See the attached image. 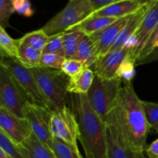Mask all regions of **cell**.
<instances>
[{
	"mask_svg": "<svg viewBox=\"0 0 158 158\" xmlns=\"http://www.w3.org/2000/svg\"><path fill=\"white\" fill-rule=\"evenodd\" d=\"M85 34L78 30H68L63 32V49L66 59H74L80 40Z\"/></svg>",
	"mask_w": 158,
	"mask_h": 158,
	"instance_id": "22",
	"label": "cell"
},
{
	"mask_svg": "<svg viewBox=\"0 0 158 158\" xmlns=\"http://www.w3.org/2000/svg\"><path fill=\"white\" fill-rule=\"evenodd\" d=\"M0 65H2L12 75L30 103L49 109V106L39 88L30 68L20 63L18 60L1 54Z\"/></svg>",
	"mask_w": 158,
	"mask_h": 158,
	"instance_id": "6",
	"label": "cell"
},
{
	"mask_svg": "<svg viewBox=\"0 0 158 158\" xmlns=\"http://www.w3.org/2000/svg\"><path fill=\"white\" fill-rule=\"evenodd\" d=\"M0 130L16 145L21 144L32 134L26 118L19 117L2 106H0Z\"/></svg>",
	"mask_w": 158,
	"mask_h": 158,
	"instance_id": "10",
	"label": "cell"
},
{
	"mask_svg": "<svg viewBox=\"0 0 158 158\" xmlns=\"http://www.w3.org/2000/svg\"><path fill=\"white\" fill-rule=\"evenodd\" d=\"M141 5L136 0H122L111 4L106 7L94 12L91 15L94 16L109 17L118 19L132 15L141 8Z\"/></svg>",
	"mask_w": 158,
	"mask_h": 158,
	"instance_id": "16",
	"label": "cell"
},
{
	"mask_svg": "<svg viewBox=\"0 0 158 158\" xmlns=\"http://www.w3.org/2000/svg\"><path fill=\"white\" fill-rule=\"evenodd\" d=\"M43 52L22 43L19 40L18 60L28 68H35L40 66V59Z\"/></svg>",
	"mask_w": 158,
	"mask_h": 158,
	"instance_id": "21",
	"label": "cell"
},
{
	"mask_svg": "<svg viewBox=\"0 0 158 158\" xmlns=\"http://www.w3.org/2000/svg\"><path fill=\"white\" fill-rule=\"evenodd\" d=\"M84 67L83 63L80 60L76 59H66L62 66L61 70L69 77H72L79 73Z\"/></svg>",
	"mask_w": 158,
	"mask_h": 158,
	"instance_id": "32",
	"label": "cell"
},
{
	"mask_svg": "<svg viewBox=\"0 0 158 158\" xmlns=\"http://www.w3.org/2000/svg\"><path fill=\"white\" fill-rule=\"evenodd\" d=\"M74 59L82 62L85 67L90 68V66L95 64L97 61V58L95 56V48L94 43L89 35H84L81 39Z\"/></svg>",
	"mask_w": 158,
	"mask_h": 158,
	"instance_id": "20",
	"label": "cell"
},
{
	"mask_svg": "<svg viewBox=\"0 0 158 158\" xmlns=\"http://www.w3.org/2000/svg\"><path fill=\"white\" fill-rule=\"evenodd\" d=\"M158 23V0L151 6L145 15L140 27L137 29L132 38L125 46L132 50L133 58L137 61L142 49L149 40L151 33Z\"/></svg>",
	"mask_w": 158,
	"mask_h": 158,
	"instance_id": "11",
	"label": "cell"
},
{
	"mask_svg": "<svg viewBox=\"0 0 158 158\" xmlns=\"http://www.w3.org/2000/svg\"><path fill=\"white\" fill-rule=\"evenodd\" d=\"M51 127L54 139L64 143L76 152L80 153L77 146L79 123L74 111L68 106L52 111Z\"/></svg>",
	"mask_w": 158,
	"mask_h": 158,
	"instance_id": "7",
	"label": "cell"
},
{
	"mask_svg": "<svg viewBox=\"0 0 158 158\" xmlns=\"http://www.w3.org/2000/svg\"><path fill=\"white\" fill-rule=\"evenodd\" d=\"M51 149L56 158H83L80 153L76 152L69 146L56 139H54Z\"/></svg>",
	"mask_w": 158,
	"mask_h": 158,
	"instance_id": "27",
	"label": "cell"
},
{
	"mask_svg": "<svg viewBox=\"0 0 158 158\" xmlns=\"http://www.w3.org/2000/svg\"><path fill=\"white\" fill-rule=\"evenodd\" d=\"M14 10L15 12L26 17H31L34 14V10L29 0H13Z\"/></svg>",
	"mask_w": 158,
	"mask_h": 158,
	"instance_id": "33",
	"label": "cell"
},
{
	"mask_svg": "<svg viewBox=\"0 0 158 158\" xmlns=\"http://www.w3.org/2000/svg\"><path fill=\"white\" fill-rule=\"evenodd\" d=\"M122 83L117 77L105 80L95 75L92 86L86 94L92 107L105 123L109 114L118 103Z\"/></svg>",
	"mask_w": 158,
	"mask_h": 158,
	"instance_id": "4",
	"label": "cell"
},
{
	"mask_svg": "<svg viewBox=\"0 0 158 158\" xmlns=\"http://www.w3.org/2000/svg\"><path fill=\"white\" fill-rule=\"evenodd\" d=\"M120 1H122V0H89L94 12Z\"/></svg>",
	"mask_w": 158,
	"mask_h": 158,
	"instance_id": "35",
	"label": "cell"
},
{
	"mask_svg": "<svg viewBox=\"0 0 158 158\" xmlns=\"http://www.w3.org/2000/svg\"><path fill=\"white\" fill-rule=\"evenodd\" d=\"M136 61L132 56V52L125 58L117 70L116 77L120 79L123 83H132L136 76Z\"/></svg>",
	"mask_w": 158,
	"mask_h": 158,
	"instance_id": "25",
	"label": "cell"
},
{
	"mask_svg": "<svg viewBox=\"0 0 158 158\" xmlns=\"http://www.w3.org/2000/svg\"><path fill=\"white\" fill-rule=\"evenodd\" d=\"M29 103L26 95L9 71L0 65V106L21 118H25V109Z\"/></svg>",
	"mask_w": 158,
	"mask_h": 158,
	"instance_id": "8",
	"label": "cell"
},
{
	"mask_svg": "<svg viewBox=\"0 0 158 158\" xmlns=\"http://www.w3.org/2000/svg\"><path fill=\"white\" fill-rule=\"evenodd\" d=\"M66 60L63 56L56 53H43L40 59V66L54 69H60Z\"/></svg>",
	"mask_w": 158,
	"mask_h": 158,
	"instance_id": "29",
	"label": "cell"
},
{
	"mask_svg": "<svg viewBox=\"0 0 158 158\" xmlns=\"http://www.w3.org/2000/svg\"><path fill=\"white\" fill-rule=\"evenodd\" d=\"M136 1L138 2L141 6H145V5H149L151 4V3H154L157 0H136Z\"/></svg>",
	"mask_w": 158,
	"mask_h": 158,
	"instance_id": "37",
	"label": "cell"
},
{
	"mask_svg": "<svg viewBox=\"0 0 158 158\" xmlns=\"http://www.w3.org/2000/svg\"><path fill=\"white\" fill-rule=\"evenodd\" d=\"M154 3L141 6V8L140 9H138L137 12H134V14H132L131 15L130 19H128L127 23L125 25L124 27L123 28L120 33L119 34L118 37L116 40L115 43H114L112 47L110 48L109 52L120 49V48L123 47L128 43V41L132 38L133 35L136 32V31L137 30V29L140 27V24L143 22L145 15H147L148 10H149L150 8L151 7V6Z\"/></svg>",
	"mask_w": 158,
	"mask_h": 158,
	"instance_id": "15",
	"label": "cell"
},
{
	"mask_svg": "<svg viewBox=\"0 0 158 158\" xmlns=\"http://www.w3.org/2000/svg\"><path fill=\"white\" fill-rule=\"evenodd\" d=\"M73 109L79 123L78 139L86 158H108L106 123L89 103L86 94H75Z\"/></svg>",
	"mask_w": 158,
	"mask_h": 158,
	"instance_id": "2",
	"label": "cell"
},
{
	"mask_svg": "<svg viewBox=\"0 0 158 158\" xmlns=\"http://www.w3.org/2000/svg\"><path fill=\"white\" fill-rule=\"evenodd\" d=\"M52 113L47 108L30 103L25 109V118L29 122L32 134L49 148H52L54 141L51 127Z\"/></svg>",
	"mask_w": 158,
	"mask_h": 158,
	"instance_id": "9",
	"label": "cell"
},
{
	"mask_svg": "<svg viewBox=\"0 0 158 158\" xmlns=\"http://www.w3.org/2000/svg\"><path fill=\"white\" fill-rule=\"evenodd\" d=\"M108 158H137V154L127 143L112 117L108 115L106 122Z\"/></svg>",
	"mask_w": 158,
	"mask_h": 158,
	"instance_id": "12",
	"label": "cell"
},
{
	"mask_svg": "<svg viewBox=\"0 0 158 158\" xmlns=\"http://www.w3.org/2000/svg\"><path fill=\"white\" fill-rule=\"evenodd\" d=\"M0 149L12 158H23L18 150L17 145L0 130Z\"/></svg>",
	"mask_w": 158,
	"mask_h": 158,
	"instance_id": "30",
	"label": "cell"
},
{
	"mask_svg": "<svg viewBox=\"0 0 158 158\" xmlns=\"http://www.w3.org/2000/svg\"><path fill=\"white\" fill-rule=\"evenodd\" d=\"M131 52H132V50L124 46L120 49L110 51L106 55L100 56L94 65V68L93 70L95 75L105 80L115 78L119 67Z\"/></svg>",
	"mask_w": 158,
	"mask_h": 158,
	"instance_id": "14",
	"label": "cell"
},
{
	"mask_svg": "<svg viewBox=\"0 0 158 158\" xmlns=\"http://www.w3.org/2000/svg\"><path fill=\"white\" fill-rule=\"evenodd\" d=\"M131 15L118 19L105 29L89 35L95 48V56L97 59L106 55L115 43L123 28L127 23ZM97 62V61H96Z\"/></svg>",
	"mask_w": 158,
	"mask_h": 158,
	"instance_id": "13",
	"label": "cell"
},
{
	"mask_svg": "<svg viewBox=\"0 0 158 158\" xmlns=\"http://www.w3.org/2000/svg\"><path fill=\"white\" fill-rule=\"evenodd\" d=\"M14 12L12 0H0V27H9V19Z\"/></svg>",
	"mask_w": 158,
	"mask_h": 158,
	"instance_id": "31",
	"label": "cell"
},
{
	"mask_svg": "<svg viewBox=\"0 0 158 158\" xmlns=\"http://www.w3.org/2000/svg\"><path fill=\"white\" fill-rule=\"evenodd\" d=\"M19 39L14 40L6 32V29L0 27V54L17 60L19 55Z\"/></svg>",
	"mask_w": 158,
	"mask_h": 158,
	"instance_id": "23",
	"label": "cell"
},
{
	"mask_svg": "<svg viewBox=\"0 0 158 158\" xmlns=\"http://www.w3.org/2000/svg\"><path fill=\"white\" fill-rule=\"evenodd\" d=\"M158 61V47L153 49L151 52L148 54L143 58L139 59L136 61V66L140 65L148 64V63H153V62Z\"/></svg>",
	"mask_w": 158,
	"mask_h": 158,
	"instance_id": "34",
	"label": "cell"
},
{
	"mask_svg": "<svg viewBox=\"0 0 158 158\" xmlns=\"http://www.w3.org/2000/svg\"><path fill=\"white\" fill-rule=\"evenodd\" d=\"M17 147L23 158H56L52 149L33 134Z\"/></svg>",
	"mask_w": 158,
	"mask_h": 158,
	"instance_id": "17",
	"label": "cell"
},
{
	"mask_svg": "<svg viewBox=\"0 0 158 158\" xmlns=\"http://www.w3.org/2000/svg\"><path fill=\"white\" fill-rule=\"evenodd\" d=\"M149 158H158V138L145 150Z\"/></svg>",
	"mask_w": 158,
	"mask_h": 158,
	"instance_id": "36",
	"label": "cell"
},
{
	"mask_svg": "<svg viewBox=\"0 0 158 158\" xmlns=\"http://www.w3.org/2000/svg\"><path fill=\"white\" fill-rule=\"evenodd\" d=\"M116 20L117 19L114 18L90 15L69 30H78L83 32L85 35H91L94 33L105 29L108 26L114 23Z\"/></svg>",
	"mask_w": 158,
	"mask_h": 158,
	"instance_id": "19",
	"label": "cell"
},
{
	"mask_svg": "<svg viewBox=\"0 0 158 158\" xmlns=\"http://www.w3.org/2000/svg\"><path fill=\"white\" fill-rule=\"evenodd\" d=\"M43 53L60 54L64 56L63 49V32L49 37V41L43 50Z\"/></svg>",
	"mask_w": 158,
	"mask_h": 158,
	"instance_id": "28",
	"label": "cell"
},
{
	"mask_svg": "<svg viewBox=\"0 0 158 158\" xmlns=\"http://www.w3.org/2000/svg\"><path fill=\"white\" fill-rule=\"evenodd\" d=\"M40 91L46 99L51 111L63 109L66 106L69 77L60 69L44 66L31 68Z\"/></svg>",
	"mask_w": 158,
	"mask_h": 158,
	"instance_id": "3",
	"label": "cell"
},
{
	"mask_svg": "<svg viewBox=\"0 0 158 158\" xmlns=\"http://www.w3.org/2000/svg\"><path fill=\"white\" fill-rule=\"evenodd\" d=\"M115 121L127 143L136 154H143L151 131L142 100L134 90L133 83H123L117 106L109 114Z\"/></svg>",
	"mask_w": 158,
	"mask_h": 158,
	"instance_id": "1",
	"label": "cell"
},
{
	"mask_svg": "<svg viewBox=\"0 0 158 158\" xmlns=\"http://www.w3.org/2000/svg\"><path fill=\"white\" fill-rule=\"evenodd\" d=\"M19 40L24 44L43 52V50L49 41V36L40 29L28 32Z\"/></svg>",
	"mask_w": 158,
	"mask_h": 158,
	"instance_id": "24",
	"label": "cell"
},
{
	"mask_svg": "<svg viewBox=\"0 0 158 158\" xmlns=\"http://www.w3.org/2000/svg\"><path fill=\"white\" fill-rule=\"evenodd\" d=\"M94 12L89 0H69L64 9L51 18L41 29L49 37L63 33L80 24Z\"/></svg>",
	"mask_w": 158,
	"mask_h": 158,
	"instance_id": "5",
	"label": "cell"
},
{
	"mask_svg": "<svg viewBox=\"0 0 158 158\" xmlns=\"http://www.w3.org/2000/svg\"><path fill=\"white\" fill-rule=\"evenodd\" d=\"M12 1H13V0H12Z\"/></svg>",
	"mask_w": 158,
	"mask_h": 158,
	"instance_id": "40",
	"label": "cell"
},
{
	"mask_svg": "<svg viewBox=\"0 0 158 158\" xmlns=\"http://www.w3.org/2000/svg\"><path fill=\"white\" fill-rule=\"evenodd\" d=\"M95 73L91 68L84 67L79 73L69 77L68 93L72 94H87L94 82Z\"/></svg>",
	"mask_w": 158,
	"mask_h": 158,
	"instance_id": "18",
	"label": "cell"
},
{
	"mask_svg": "<svg viewBox=\"0 0 158 158\" xmlns=\"http://www.w3.org/2000/svg\"><path fill=\"white\" fill-rule=\"evenodd\" d=\"M142 105L151 131L158 133V103L142 101Z\"/></svg>",
	"mask_w": 158,
	"mask_h": 158,
	"instance_id": "26",
	"label": "cell"
},
{
	"mask_svg": "<svg viewBox=\"0 0 158 158\" xmlns=\"http://www.w3.org/2000/svg\"><path fill=\"white\" fill-rule=\"evenodd\" d=\"M0 158H12L9 155H8L6 153H5L2 150L0 149Z\"/></svg>",
	"mask_w": 158,
	"mask_h": 158,
	"instance_id": "38",
	"label": "cell"
},
{
	"mask_svg": "<svg viewBox=\"0 0 158 158\" xmlns=\"http://www.w3.org/2000/svg\"><path fill=\"white\" fill-rule=\"evenodd\" d=\"M137 158H145L143 154H137Z\"/></svg>",
	"mask_w": 158,
	"mask_h": 158,
	"instance_id": "39",
	"label": "cell"
}]
</instances>
